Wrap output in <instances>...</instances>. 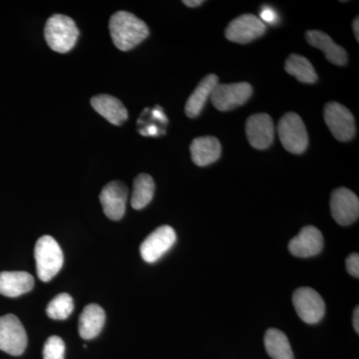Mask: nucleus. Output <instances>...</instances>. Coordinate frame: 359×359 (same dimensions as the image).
Returning <instances> with one entry per match:
<instances>
[{"instance_id":"c756f323","label":"nucleus","mask_w":359,"mask_h":359,"mask_svg":"<svg viewBox=\"0 0 359 359\" xmlns=\"http://www.w3.org/2000/svg\"><path fill=\"white\" fill-rule=\"evenodd\" d=\"M183 4L189 7H197L203 4V1L202 0H186V1H183Z\"/></svg>"},{"instance_id":"f257e3e1","label":"nucleus","mask_w":359,"mask_h":359,"mask_svg":"<svg viewBox=\"0 0 359 359\" xmlns=\"http://www.w3.org/2000/svg\"><path fill=\"white\" fill-rule=\"evenodd\" d=\"M111 37L118 49L128 51L147 39V25L127 11H118L113 14L109 22Z\"/></svg>"},{"instance_id":"dca6fc26","label":"nucleus","mask_w":359,"mask_h":359,"mask_svg":"<svg viewBox=\"0 0 359 359\" xmlns=\"http://www.w3.org/2000/svg\"><path fill=\"white\" fill-rule=\"evenodd\" d=\"M34 287V278L26 271H2L0 273V294L18 297L29 292Z\"/></svg>"},{"instance_id":"39448f33","label":"nucleus","mask_w":359,"mask_h":359,"mask_svg":"<svg viewBox=\"0 0 359 359\" xmlns=\"http://www.w3.org/2000/svg\"><path fill=\"white\" fill-rule=\"evenodd\" d=\"M27 346V334L22 323L14 314L0 316V351L18 356Z\"/></svg>"},{"instance_id":"c85d7f7f","label":"nucleus","mask_w":359,"mask_h":359,"mask_svg":"<svg viewBox=\"0 0 359 359\" xmlns=\"http://www.w3.org/2000/svg\"><path fill=\"white\" fill-rule=\"evenodd\" d=\"M153 115H154L156 119H159L160 121L167 122L166 116H165L162 110L155 109L154 111H153Z\"/></svg>"},{"instance_id":"a211bd4d","label":"nucleus","mask_w":359,"mask_h":359,"mask_svg":"<svg viewBox=\"0 0 359 359\" xmlns=\"http://www.w3.org/2000/svg\"><path fill=\"white\" fill-rule=\"evenodd\" d=\"M91 105L97 113L103 116L111 124L120 126L128 119V112L119 99L110 95H98L91 99Z\"/></svg>"},{"instance_id":"cd10ccee","label":"nucleus","mask_w":359,"mask_h":359,"mask_svg":"<svg viewBox=\"0 0 359 359\" xmlns=\"http://www.w3.org/2000/svg\"><path fill=\"white\" fill-rule=\"evenodd\" d=\"M353 327L355 330V332L359 334V309L358 306H356L355 309H354L353 313Z\"/></svg>"},{"instance_id":"4be33fe9","label":"nucleus","mask_w":359,"mask_h":359,"mask_svg":"<svg viewBox=\"0 0 359 359\" xmlns=\"http://www.w3.org/2000/svg\"><path fill=\"white\" fill-rule=\"evenodd\" d=\"M155 193V183L148 174H140L134 181L131 205L135 210H142L152 201Z\"/></svg>"},{"instance_id":"f03ea898","label":"nucleus","mask_w":359,"mask_h":359,"mask_svg":"<svg viewBox=\"0 0 359 359\" xmlns=\"http://www.w3.org/2000/svg\"><path fill=\"white\" fill-rule=\"evenodd\" d=\"M44 36L52 50L67 53L76 44L79 30L68 16L54 14L45 25Z\"/></svg>"},{"instance_id":"ddd939ff","label":"nucleus","mask_w":359,"mask_h":359,"mask_svg":"<svg viewBox=\"0 0 359 359\" xmlns=\"http://www.w3.org/2000/svg\"><path fill=\"white\" fill-rule=\"evenodd\" d=\"M248 140L257 150L268 149L273 144L275 126L271 116L261 113L250 116L245 124Z\"/></svg>"},{"instance_id":"6ab92c4d","label":"nucleus","mask_w":359,"mask_h":359,"mask_svg":"<svg viewBox=\"0 0 359 359\" xmlns=\"http://www.w3.org/2000/svg\"><path fill=\"white\" fill-rule=\"evenodd\" d=\"M105 311L95 304L85 306L79 318V334L83 339H95L100 334L105 323Z\"/></svg>"},{"instance_id":"7c9ffc66","label":"nucleus","mask_w":359,"mask_h":359,"mask_svg":"<svg viewBox=\"0 0 359 359\" xmlns=\"http://www.w3.org/2000/svg\"><path fill=\"white\" fill-rule=\"evenodd\" d=\"M144 132H146V133L143 135H147V136H155V135H157L158 133V129L157 127L150 126L148 127V128L146 129L145 131H141V134L144 133Z\"/></svg>"},{"instance_id":"1a4fd4ad","label":"nucleus","mask_w":359,"mask_h":359,"mask_svg":"<svg viewBox=\"0 0 359 359\" xmlns=\"http://www.w3.org/2000/svg\"><path fill=\"white\" fill-rule=\"evenodd\" d=\"M176 240V233L172 226H159L142 243L140 247L142 259L146 263H155L173 247Z\"/></svg>"},{"instance_id":"2f4dec72","label":"nucleus","mask_w":359,"mask_h":359,"mask_svg":"<svg viewBox=\"0 0 359 359\" xmlns=\"http://www.w3.org/2000/svg\"><path fill=\"white\" fill-rule=\"evenodd\" d=\"M359 25L358 18H356L355 20H354V21H353V27L354 35H355V39H356V40H358V41H359V32H358L359 25Z\"/></svg>"},{"instance_id":"f8f14e48","label":"nucleus","mask_w":359,"mask_h":359,"mask_svg":"<svg viewBox=\"0 0 359 359\" xmlns=\"http://www.w3.org/2000/svg\"><path fill=\"white\" fill-rule=\"evenodd\" d=\"M128 188L120 181L110 182L100 194L104 214L113 221H119L126 211Z\"/></svg>"},{"instance_id":"423d86ee","label":"nucleus","mask_w":359,"mask_h":359,"mask_svg":"<svg viewBox=\"0 0 359 359\" xmlns=\"http://www.w3.org/2000/svg\"><path fill=\"white\" fill-rule=\"evenodd\" d=\"M252 94V86L248 82L217 84L212 90L211 99L215 107L224 112L244 105Z\"/></svg>"},{"instance_id":"5701e85b","label":"nucleus","mask_w":359,"mask_h":359,"mask_svg":"<svg viewBox=\"0 0 359 359\" xmlns=\"http://www.w3.org/2000/svg\"><path fill=\"white\" fill-rule=\"evenodd\" d=\"M285 71L302 83L313 84L318 81V74L309 59L292 54L285 61Z\"/></svg>"},{"instance_id":"20e7f679","label":"nucleus","mask_w":359,"mask_h":359,"mask_svg":"<svg viewBox=\"0 0 359 359\" xmlns=\"http://www.w3.org/2000/svg\"><path fill=\"white\" fill-rule=\"evenodd\" d=\"M278 136L283 148L292 154H302L309 145L308 131L301 117L287 113L278 122Z\"/></svg>"},{"instance_id":"4468645a","label":"nucleus","mask_w":359,"mask_h":359,"mask_svg":"<svg viewBox=\"0 0 359 359\" xmlns=\"http://www.w3.org/2000/svg\"><path fill=\"white\" fill-rule=\"evenodd\" d=\"M323 248V233L313 226H306L290 242V254L297 257H311L320 254Z\"/></svg>"},{"instance_id":"2eb2a0df","label":"nucleus","mask_w":359,"mask_h":359,"mask_svg":"<svg viewBox=\"0 0 359 359\" xmlns=\"http://www.w3.org/2000/svg\"><path fill=\"white\" fill-rule=\"evenodd\" d=\"M306 39L316 48L320 49L325 57L334 65L344 66L347 62V54L344 48L335 43L327 33L318 30H309L306 33Z\"/></svg>"},{"instance_id":"aec40b11","label":"nucleus","mask_w":359,"mask_h":359,"mask_svg":"<svg viewBox=\"0 0 359 359\" xmlns=\"http://www.w3.org/2000/svg\"><path fill=\"white\" fill-rule=\"evenodd\" d=\"M217 84H219V79L215 74L208 75L200 82L187 101L185 111L188 117L196 118L200 115Z\"/></svg>"},{"instance_id":"7ed1b4c3","label":"nucleus","mask_w":359,"mask_h":359,"mask_svg":"<svg viewBox=\"0 0 359 359\" xmlns=\"http://www.w3.org/2000/svg\"><path fill=\"white\" fill-rule=\"evenodd\" d=\"M35 262L39 280L49 282L54 278L63 266V252L60 245L51 236L39 238L35 245Z\"/></svg>"},{"instance_id":"9b49d317","label":"nucleus","mask_w":359,"mask_h":359,"mask_svg":"<svg viewBox=\"0 0 359 359\" xmlns=\"http://www.w3.org/2000/svg\"><path fill=\"white\" fill-rule=\"evenodd\" d=\"M330 210L337 224L349 226L358 219V197L348 189H337L330 198Z\"/></svg>"},{"instance_id":"bb28decb","label":"nucleus","mask_w":359,"mask_h":359,"mask_svg":"<svg viewBox=\"0 0 359 359\" xmlns=\"http://www.w3.org/2000/svg\"><path fill=\"white\" fill-rule=\"evenodd\" d=\"M262 21L264 20L266 22H273L275 21L276 15L275 11L269 9V7H266V9H264L261 13Z\"/></svg>"},{"instance_id":"f3484780","label":"nucleus","mask_w":359,"mask_h":359,"mask_svg":"<svg viewBox=\"0 0 359 359\" xmlns=\"http://www.w3.org/2000/svg\"><path fill=\"white\" fill-rule=\"evenodd\" d=\"M221 143L212 136L199 137L191 144V155L197 166L205 167L216 162L221 156Z\"/></svg>"},{"instance_id":"6e6552de","label":"nucleus","mask_w":359,"mask_h":359,"mask_svg":"<svg viewBox=\"0 0 359 359\" xmlns=\"http://www.w3.org/2000/svg\"><path fill=\"white\" fill-rule=\"evenodd\" d=\"M325 120L328 129L339 141H351L355 135L353 115L341 104H327L325 108Z\"/></svg>"},{"instance_id":"b1692460","label":"nucleus","mask_w":359,"mask_h":359,"mask_svg":"<svg viewBox=\"0 0 359 359\" xmlns=\"http://www.w3.org/2000/svg\"><path fill=\"white\" fill-rule=\"evenodd\" d=\"M74 309V304L71 295L68 294H60L56 295L48 306H47L46 313L52 320H63L69 318Z\"/></svg>"},{"instance_id":"9d476101","label":"nucleus","mask_w":359,"mask_h":359,"mask_svg":"<svg viewBox=\"0 0 359 359\" xmlns=\"http://www.w3.org/2000/svg\"><path fill=\"white\" fill-rule=\"evenodd\" d=\"M266 29V25L256 15L244 14L231 21L224 34L231 42L247 44L263 36Z\"/></svg>"},{"instance_id":"a878e982","label":"nucleus","mask_w":359,"mask_h":359,"mask_svg":"<svg viewBox=\"0 0 359 359\" xmlns=\"http://www.w3.org/2000/svg\"><path fill=\"white\" fill-rule=\"evenodd\" d=\"M346 269L354 278H359V255L351 254L346 259Z\"/></svg>"},{"instance_id":"393cba45","label":"nucleus","mask_w":359,"mask_h":359,"mask_svg":"<svg viewBox=\"0 0 359 359\" xmlns=\"http://www.w3.org/2000/svg\"><path fill=\"white\" fill-rule=\"evenodd\" d=\"M65 344L56 335L49 337L43 347V359H65Z\"/></svg>"},{"instance_id":"412c9836","label":"nucleus","mask_w":359,"mask_h":359,"mask_svg":"<svg viewBox=\"0 0 359 359\" xmlns=\"http://www.w3.org/2000/svg\"><path fill=\"white\" fill-rule=\"evenodd\" d=\"M266 353L273 359H294L287 335L276 328H271L264 335Z\"/></svg>"},{"instance_id":"0eeeda50","label":"nucleus","mask_w":359,"mask_h":359,"mask_svg":"<svg viewBox=\"0 0 359 359\" xmlns=\"http://www.w3.org/2000/svg\"><path fill=\"white\" fill-rule=\"evenodd\" d=\"M292 302L299 318L309 325L320 323L325 316V302L320 294L311 287H301L295 290Z\"/></svg>"}]
</instances>
